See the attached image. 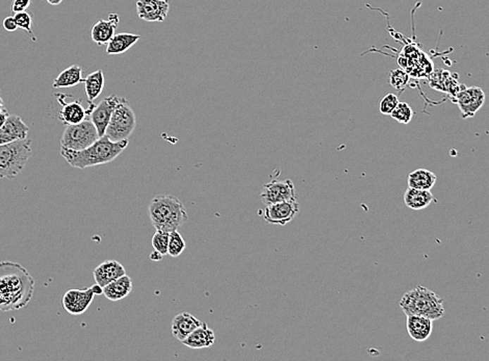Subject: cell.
I'll list each match as a JSON object with an SVG mask.
<instances>
[{"mask_svg":"<svg viewBox=\"0 0 489 361\" xmlns=\"http://www.w3.org/2000/svg\"><path fill=\"white\" fill-rule=\"evenodd\" d=\"M299 209L300 207H299L298 201L295 199V200L266 205L265 209L261 212L266 222L285 226L294 220L295 216L299 213Z\"/></svg>","mask_w":489,"mask_h":361,"instance_id":"30bf717a","label":"cell"},{"mask_svg":"<svg viewBox=\"0 0 489 361\" xmlns=\"http://www.w3.org/2000/svg\"><path fill=\"white\" fill-rule=\"evenodd\" d=\"M128 146V140L113 142L106 135L99 137L89 147L80 151L61 148V155L71 167L86 169L89 167L111 163L117 159Z\"/></svg>","mask_w":489,"mask_h":361,"instance_id":"7a4b0ae2","label":"cell"},{"mask_svg":"<svg viewBox=\"0 0 489 361\" xmlns=\"http://www.w3.org/2000/svg\"><path fill=\"white\" fill-rule=\"evenodd\" d=\"M8 116L10 115H8V109H4L1 111H0V128H1L2 126H4V124H6Z\"/></svg>","mask_w":489,"mask_h":361,"instance_id":"e575fe53","label":"cell"},{"mask_svg":"<svg viewBox=\"0 0 489 361\" xmlns=\"http://www.w3.org/2000/svg\"><path fill=\"white\" fill-rule=\"evenodd\" d=\"M124 275H126L125 268L117 260H104L93 271L96 283L102 288Z\"/></svg>","mask_w":489,"mask_h":361,"instance_id":"9a60e30c","label":"cell"},{"mask_svg":"<svg viewBox=\"0 0 489 361\" xmlns=\"http://www.w3.org/2000/svg\"><path fill=\"white\" fill-rule=\"evenodd\" d=\"M406 328L411 340L422 343L431 336L433 331V321L425 317L407 316Z\"/></svg>","mask_w":489,"mask_h":361,"instance_id":"ac0fdd59","label":"cell"},{"mask_svg":"<svg viewBox=\"0 0 489 361\" xmlns=\"http://www.w3.org/2000/svg\"><path fill=\"white\" fill-rule=\"evenodd\" d=\"M132 278L124 275V276L118 278L115 281L111 282L108 286L104 288V295L106 299L110 301L117 302L124 299L132 293Z\"/></svg>","mask_w":489,"mask_h":361,"instance_id":"7402d4cb","label":"cell"},{"mask_svg":"<svg viewBox=\"0 0 489 361\" xmlns=\"http://www.w3.org/2000/svg\"><path fill=\"white\" fill-rule=\"evenodd\" d=\"M119 22V15L117 14H111L109 19L98 21L91 28L92 40L99 46L108 44L115 36Z\"/></svg>","mask_w":489,"mask_h":361,"instance_id":"2e32d148","label":"cell"},{"mask_svg":"<svg viewBox=\"0 0 489 361\" xmlns=\"http://www.w3.org/2000/svg\"><path fill=\"white\" fill-rule=\"evenodd\" d=\"M185 248H187V243L183 240L182 235L178 231L170 233L168 255L172 256V257H178Z\"/></svg>","mask_w":489,"mask_h":361,"instance_id":"4316f807","label":"cell"},{"mask_svg":"<svg viewBox=\"0 0 489 361\" xmlns=\"http://www.w3.org/2000/svg\"><path fill=\"white\" fill-rule=\"evenodd\" d=\"M63 0H47L48 4H51V6H58V4H62Z\"/></svg>","mask_w":489,"mask_h":361,"instance_id":"8d00e7d4","label":"cell"},{"mask_svg":"<svg viewBox=\"0 0 489 361\" xmlns=\"http://www.w3.org/2000/svg\"><path fill=\"white\" fill-rule=\"evenodd\" d=\"M4 27L6 32H15V30H18V26H17L14 17L11 16L4 18Z\"/></svg>","mask_w":489,"mask_h":361,"instance_id":"836d02e7","label":"cell"},{"mask_svg":"<svg viewBox=\"0 0 489 361\" xmlns=\"http://www.w3.org/2000/svg\"><path fill=\"white\" fill-rule=\"evenodd\" d=\"M215 332L207 326V324L202 323V325L194 330L182 341V343L191 349H205V348L211 347L215 343Z\"/></svg>","mask_w":489,"mask_h":361,"instance_id":"ffe728a7","label":"cell"},{"mask_svg":"<svg viewBox=\"0 0 489 361\" xmlns=\"http://www.w3.org/2000/svg\"><path fill=\"white\" fill-rule=\"evenodd\" d=\"M82 71L84 69L80 65L70 66L56 76L52 85H54V89H60V87H72L82 84V82H85V78H82Z\"/></svg>","mask_w":489,"mask_h":361,"instance_id":"603a6c76","label":"cell"},{"mask_svg":"<svg viewBox=\"0 0 489 361\" xmlns=\"http://www.w3.org/2000/svg\"><path fill=\"white\" fill-rule=\"evenodd\" d=\"M102 294L104 288L97 283L86 290H68L63 297V307L68 314L80 316L88 310L95 296Z\"/></svg>","mask_w":489,"mask_h":361,"instance_id":"ba28073f","label":"cell"},{"mask_svg":"<svg viewBox=\"0 0 489 361\" xmlns=\"http://www.w3.org/2000/svg\"><path fill=\"white\" fill-rule=\"evenodd\" d=\"M30 128L17 115L8 116L6 124L0 128V145L27 139Z\"/></svg>","mask_w":489,"mask_h":361,"instance_id":"5bb4252c","label":"cell"},{"mask_svg":"<svg viewBox=\"0 0 489 361\" xmlns=\"http://www.w3.org/2000/svg\"><path fill=\"white\" fill-rule=\"evenodd\" d=\"M97 128L91 120H84L78 124L67 126L61 139V148L80 151L89 147L99 139Z\"/></svg>","mask_w":489,"mask_h":361,"instance_id":"52a82bcc","label":"cell"},{"mask_svg":"<svg viewBox=\"0 0 489 361\" xmlns=\"http://www.w3.org/2000/svg\"><path fill=\"white\" fill-rule=\"evenodd\" d=\"M485 93L480 87H464L455 95V102L464 119L473 118L485 102Z\"/></svg>","mask_w":489,"mask_h":361,"instance_id":"9c48e42d","label":"cell"},{"mask_svg":"<svg viewBox=\"0 0 489 361\" xmlns=\"http://www.w3.org/2000/svg\"><path fill=\"white\" fill-rule=\"evenodd\" d=\"M170 4L167 0H137V13L140 19L146 22H163L169 14Z\"/></svg>","mask_w":489,"mask_h":361,"instance_id":"4fadbf2b","label":"cell"},{"mask_svg":"<svg viewBox=\"0 0 489 361\" xmlns=\"http://www.w3.org/2000/svg\"><path fill=\"white\" fill-rule=\"evenodd\" d=\"M4 104V100H2L1 96H0V111H1L2 109H6Z\"/></svg>","mask_w":489,"mask_h":361,"instance_id":"74e56055","label":"cell"},{"mask_svg":"<svg viewBox=\"0 0 489 361\" xmlns=\"http://www.w3.org/2000/svg\"><path fill=\"white\" fill-rule=\"evenodd\" d=\"M409 75L404 70H392L390 76V84L396 90H403L409 82Z\"/></svg>","mask_w":489,"mask_h":361,"instance_id":"4dcf8cb0","label":"cell"},{"mask_svg":"<svg viewBox=\"0 0 489 361\" xmlns=\"http://www.w3.org/2000/svg\"><path fill=\"white\" fill-rule=\"evenodd\" d=\"M161 258H163V255H161V253L157 252L156 250H154V252L150 255V259L154 260V262H159V260H161Z\"/></svg>","mask_w":489,"mask_h":361,"instance_id":"d590c367","label":"cell"},{"mask_svg":"<svg viewBox=\"0 0 489 361\" xmlns=\"http://www.w3.org/2000/svg\"><path fill=\"white\" fill-rule=\"evenodd\" d=\"M140 39H141L140 35L128 34V32L115 35L106 46V54L111 56L124 54L130 49Z\"/></svg>","mask_w":489,"mask_h":361,"instance_id":"cb8c5ba5","label":"cell"},{"mask_svg":"<svg viewBox=\"0 0 489 361\" xmlns=\"http://www.w3.org/2000/svg\"><path fill=\"white\" fill-rule=\"evenodd\" d=\"M398 96L395 94H386L379 102V111L383 115H390L394 111L399 104Z\"/></svg>","mask_w":489,"mask_h":361,"instance_id":"f546056e","label":"cell"},{"mask_svg":"<svg viewBox=\"0 0 489 361\" xmlns=\"http://www.w3.org/2000/svg\"><path fill=\"white\" fill-rule=\"evenodd\" d=\"M14 18L15 21H16L17 26H18V30H25L30 36H34L32 30V18L30 13L26 12V11L16 13V14L14 15Z\"/></svg>","mask_w":489,"mask_h":361,"instance_id":"1f68e13d","label":"cell"},{"mask_svg":"<svg viewBox=\"0 0 489 361\" xmlns=\"http://www.w3.org/2000/svg\"><path fill=\"white\" fill-rule=\"evenodd\" d=\"M30 6V0H14L12 4V11L14 14L24 12Z\"/></svg>","mask_w":489,"mask_h":361,"instance_id":"d6a6232c","label":"cell"},{"mask_svg":"<svg viewBox=\"0 0 489 361\" xmlns=\"http://www.w3.org/2000/svg\"><path fill=\"white\" fill-rule=\"evenodd\" d=\"M390 117L396 120L398 123L408 124L411 122L412 117H414V111L409 104L400 102L394 111L390 114Z\"/></svg>","mask_w":489,"mask_h":361,"instance_id":"83f0119b","label":"cell"},{"mask_svg":"<svg viewBox=\"0 0 489 361\" xmlns=\"http://www.w3.org/2000/svg\"><path fill=\"white\" fill-rule=\"evenodd\" d=\"M444 300L426 286H419L405 293L400 307L406 316L425 317L436 321L445 316Z\"/></svg>","mask_w":489,"mask_h":361,"instance_id":"277c9868","label":"cell"},{"mask_svg":"<svg viewBox=\"0 0 489 361\" xmlns=\"http://www.w3.org/2000/svg\"><path fill=\"white\" fill-rule=\"evenodd\" d=\"M170 233L165 231H156L152 236L151 244L154 250L161 253V255H168V247H169Z\"/></svg>","mask_w":489,"mask_h":361,"instance_id":"f1b7e54d","label":"cell"},{"mask_svg":"<svg viewBox=\"0 0 489 361\" xmlns=\"http://www.w3.org/2000/svg\"><path fill=\"white\" fill-rule=\"evenodd\" d=\"M119 98L115 95H111L104 98L97 106L92 109L91 114H89V120L93 122L94 126L97 128L98 135H99L100 137L106 135V128H108L109 123H110L111 115H113V111H115V107L117 106L118 102H119Z\"/></svg>","mask_w":489,"mask_h":361,"instance_id":"7c38bea8","label":"cell"},{"mask_svg":"<svg viewBox=\"0 0 489 361\" xmlns=\"http://www.w3.org/2000/svg\"><path fill=\"white\" fill-rule=\"evenodd\" d=\"M137 118L134 109L125 98H119L117 106L111 115L106 135L113 142L130 139L134 133Z\"/></svg>","mask_w":489,"mask_h":361,"instance_id":"8992f818","label":"cell"},{"mask_svg":"<svg viewBox=\"0 0 489 361\" xmlns=\"http://www.w3.org/2000/svg\"><path fill=\"white\" fill-rule=\"evenodd\" d=\"M434 201H435V198H434L433 194L427 190L414 189V188L408 187L405 194H404V203L412 211L419 212L427 209Z\"/></svg>","mask_w":489,"mask_h":361,"instance_id":"44dd1931","label":"cell"},{"mask_svg":"<svg viewBox=\"0 0 489 361\" xmlns=\"http://www.w3.org/2000/svg\"><path fill=\"white\" fill-rule=\"evenodd\" d=\"M261 198L266 205L274 204V203L283 202V201L295 200L298 199L296 188L290 179L285 181L273 180L264 187Z\"/></svg>","mask_w":489,"mask_h":361,"instance_id":"8fae6325","label":"cell"},{"mask_svg":"<svg viewBox=\"0 0 489 361\" xmlns=\"http://www.w3.org/2000/svg\"><path fill=\"white\" fill-rule=\"evenodd\" d=\"M85 91H86L87 98L89 102L99 97L104 89V74L102 70H97L93 73L89 74L85 78Z\"/></svg>","mask_w":489,"mask_h":361,"instance_id":"484cf974","label":"cell"},{"mask_svg":"<svg viewBox=\"0 0 489 361\" xmlns=\"http://www.w3.org/2000/svg\"><path fill=\"white\" fill-rule=\"evenodd\" d=\"M167 1H169V0H167Z\"/></svg>","mask_w":489,"mask_h":361,"instance_id":"f35d334b","label":"cell"},{"mask_svg":"<svg viewBox=\"0 0 489 361\" xmlns=\"http://www.w3.org/2000/svg\"><path fill=\"white\" fill-rule=\"evenodd\" d=\"M202 325V322L190 314V312H181L172 321L171 330L174 338L183 341L194 330Z\"/></svg>","mask_w":489,"mask_h":361,"instance_id":"e0dca14e","label":"cell"},{"mask_svg":"<svg viewBox=\"0 0 489 361\" xmlns=\"http://www.w3.org/2000/svg\"><path fill=\"white\" fill-rule=\"evenodd\" d=\"M63 109L60 113V120L65 126H73L84 121L89 117L92 109L95 107L93 104L89 102V109H85L80 102H66L62 104Z\"/></svg>","mask_w":489,"mask_h":361,"instance_id":"d6986e66","label":"cell"},{"mask_svg":"<svg viewBox=\"0 0 489 361\" xmlns=\"http://www.w3.org/2000/svg\"><path fill=\"white\" fill-rule=\"evenodd\" d=\"M35 290V279L18 262H0V312L26 307Z\"/></svg>","mask_w":489,"mask_h":361,"instance_id":"6da1fadb","label":"cell"},{"mask_svg":"<svg viewBox=\"0 0 489 361\" xmlns=\"http://www.w3.org/2000/svg\"><path fill=\"white\" fill-rule=\"evenodd\" d=\"M148 214L156 231L172 233L187 222L185 205L176 197L159 195L150 201Z\"/></svg>","mask_w":489,"mask_h":361,"instance_id":"3957f363","label":"cell"},{"mask_svg":"<svg viewBox=\"0 0 489 361\" xmlns=\"http://www.w3.org/2000/svg\"><path fill=\"white\" fill-rule=\"evenodd\" d=\"M438 176L427 169H416L408 175V187L414 189L431 191L435 185Z\"/></svg>","mask_w":489,"mask_h":361,"instance_id":"d4e9b609","label":"cell"},{"mask_svg":"<svg viewBox=\"0 0 489 361\" xmlns=\"http://www.w3.org/2000/svg\"><path fill=\"white\" fill-rule=\"evenodd\" d=\"M32 155V140L0 145V178L14 179L23 172Z\"/></svg>","mask_w":489,"mask_h":361,"instance_id":"5b68a950","label":"cell"}]
</instances>
